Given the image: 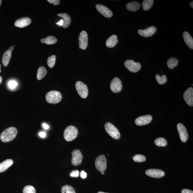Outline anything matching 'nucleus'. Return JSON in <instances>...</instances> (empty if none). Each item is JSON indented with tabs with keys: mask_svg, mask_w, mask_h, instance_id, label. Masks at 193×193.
<instances>
[{
	"mask_svg": "<svg viewBox=\"0 0 193 193\" xmlns=\"http://www.w3.org/2000/svg\"><path fill=\"white\" fill-rule=\"evenodd\" d=\"M18 133L16 128L10 127L6 129L0 135V139L4 142H7L14 139Z\"/></svg>",
	"mask_w": 193,
	"mask_h": 193,
	"instance_id": "obj_1",
	"label": "nucleus"
},
{
	"mask_svg": "<svg viewBox=\"0 0 193 193\" xmlns=\"http://www.w3.org/2000/svg\"><path fill=\"white\" fill-rule=\"evenodd\" d=\"M62 99V95L60 92L52 90L47 93L45 96V99L47 103L51 104L57 103Z\"/></svg>",
	"mask_w": 193,
	"mask_h": 193,
	"instance_id": "obj_2",
	"label": "nucleus"
},
{
	"mask_svg": "<svg viewBox=\"0 0 193 193\" xmlns=\"http://www.w3.org/2000/svg\"><path fill=\"white\" fill-rule=\"evenodd\" d=\"M78 134V130L73 126H69L66 128L64 132V139L67 141H73L76 138Z\"/></svg>",
	"mask_w": 193,
	"mask_h": 193,
	"instance_id": "obj_3",
	"label": "nucleus"
},
{
	"mask_svg": "<svg viewBox=\"0 0 193 193\" xmlns=\"http://www.w3.org/2000/svg\"><path fill=\"white\" fill-rule=\"evenodd\" d=\"M105 127L106 131L112 137L116 139H120L121 137L120 132L114 125L110 122H107L105 124Z\"/></svg>",
	"mask_w": 193,
	"mask_h": 193,
	"instance_id": "obj_4",
	"label": "nucleus"
},
{
	"mask_svg": "<svg viewBox=\"0 0 193 193\" xmlns=\"http://www.w3.org/2000/svg\"><path fill=\"white\" fill-rule=\"evenodd\" d=\"M95 164L96 169L101 173L104 172L107 168V160L105 155H101L97 157Z\"/></svg>",
	"mask_w": 193,
	"mask_h": 193,
	"instance_id": "obj_5",
	"label": "nucleus"
},
{
	"mask_svg": "<svg viewBox=\"0 0 193 193\" xmlns=\"http://www.w3.org/2000/svg\"><path fill=\"white\" fill-rule=\"evenodd\" d=\"M75 87L79 95L83 98H86L88 94V91L86 84L81 81H78L75 84Z\"/></svg>",
	"mask_w": 193,
	"mask_h": 193,
	"instance_id": "obj_6",
	"label": "nucleus"
},
{
	"mask_svg": "<svg viewBox=\"0 0 193 193\" xmlns=\"http://www.w3.org/2000/svg\"><path fill=\"white\" fill-rule=\"evenodd\" d=\"M124 66L129 71L133 73L139 71L141 69V65L139 62H135L133 60H128L124 62Z\"/></svg>",
	"mask_w": 193,
	"mask_h": 193,
	"instance_id": "obj_7",
	"label": "nucleus"
},
{
	"mask_svg": "<svg viewBox=\"0 0 193 193\" xmlns=\"http://www.w3.org/2000/svg\"><path fill=\"white\" fill-rule=\"evenodd\" d=\"M72 164L74 166L79 165L82 162L83 158L82 154L79 149H75L72 152Z\"/></svg>",
	"mask_w": 193,
	"mask_h": 193,
	"instance_id": "obj_8",
	"label": "nucleus"
},
{
	"mask_svg": "<svg viewBox=\"0 0 193 193\" xmlns=\"http://www.w3.org/2000/svg\"><path fill=\"white\" fill-rule=\"evenodd\" d=\"M110 88L112 91L115 93L120 92L122 88L121 81L118 77H115L111 81Z\"/></svg>",
	"mask_w": 193,
	"mask_h": 193,
	"instance_id": "obj_9",
	"label": "nucleus"
},
{
	"mask_svg": "<svg viewBox=\"0 0 193 193\" xmlns=\"http://www.w3.org/2000/svg\"><path fill=\"white\" fill-rule=\"evenodd\" d=\"M88 42L87 33L85 31H82L79 35V47L83 50H86L87 47Z\"/></svg>",
	"mask_w": 193,
	"mask_h": 193,
	"instance_id": "obj_10",
	"label": "nucleus"
},
{
	"mask_svg": "<svg viewBox=\"0 0 193 193\" xmlns=\"http://www.w3.org/2000/svg\"><path fill=\"white\" fill-rule=\"evenodd\" d=\"M177 129L181 141L184 142H186L188 140V136L186 128L183 124L179 123L177 125Z\"/></svg>",
	"mask_w": 193,
	"mask_h": 193,
	"instance_id": "obj_11",
	"label": "nucleus"
},
{
	"mask_svg": "<svg viewBox=\"0 0 193 193\" xmlns=\"http://www.w3.org/2000/svg\"><path fill=\"white\" fill-rule=\"evenodd\" d=\"M152 120V117L150 115H145L138 117L135 120V124L137 126L145 125L150 123Z\"/></svg>",
	"mask_w": 193,
	"mask_h": 193,
	"instance_id": "obj_12",
	"label": "nucleus"
},
{
	"mask_svg": "<svg viewBox=\"0 0 193 193\" xmlns=\"http://www.w3.org/2000/svg\"><path fill=\"white\" fill-rule=\"evenodd\" d=\"M96 8L100 13L106 17L110 18L112 16V12L105 5L99 4L96 5Z\"/></svg>",
	"mask_w": 193,
	"mask_h": 193,
	"instance_id": "obj_13",
	"label": "nucleus"
},
{
	"mask_svg": "<svg viewBox=\"0 0 193 193\" xmlns=\"http://www.w3.org/2000/svg\"><path fill=\"white\" fill-rule=\"evenodd\" d=\"M156 31V28L155 26H152L144 30L139 29L138 31V33L142 36L149 37L152 36Z\"/></svg>",
	"mask_w": 193,
	"mask_h": 193,
	"instance_id": "obj_14",
	"label": "nucleus"
},
{
	"mask_svg": "<svg viewBox=\"0 0 193 193\" xmlns=\"http://www.w3.org/2000/svg\"><path fill=\"white\" fill-rule=\"evenodd\" d=\"M145 173L147 176L149 177L155 178H159L162 177L165 175V173L161 170L151 169L146 170Z\"/></svg>",
	"mask_w": 193,
	"mask_h": 193,
	"instance_id": "obj_15",
	"label": "nucleus"
},
{
	"mask_svg": "<svg viewBox=\"0 0 193 193\" xmlns=\"http://www.w3.org/2000/svg\"><path fill=\"white\" fill-rule=\"evenodd\" d=\"M183 98L186 103L189 106H193V89L190 87L185 91L183 94Z\"/></svg>",
	"mask_w": 193,
	"mask_h": 193,
	"instance_id": "obj_16",
	"label": "nucleus"
},
{
	"mask_svg": "<svg viewBox=\"0 0 193 193\" xmlns=\"http://www.w3.org/2000/svg\"><path fill=\"white\" fill-rule=\"evenodd\" d=\"M31 19L28 17L21 18L17 20L15 22L14 25L19 28H24L31 23Z\"/></svg>",
	"mask_w": 193,
	"mask_h": 193,
	"instance_id": "obj_17",
	"label": "nucleus"
},
{
	"mask_svg": "<svg viewBox=\"0 0 193 193\" xmlns=\"http://www.w3.org/2000/svg\"><path fill=\"white\" fill-rule=\"evenodd\" d=\"M183 39L187 46L189 48L193 50V39L191 36L187 32H185L183 33Z\"/></svg>",
	"mask_w": 193,
	"mask_h": 193,
	"instance_id": "obj_18",
	"label": "nucleus"
},
{
	"mask_svg": "<svg viewBox=\"0 0 193 193\" xmlns=\"http://www.w3.org/2000/svg\"><path fill=\"white\" fill-rule=\"evenodd\" d=\"M117 36L113 35L110 37L106 41V45L109 48H112L114 47L118 43Z\"/></svg>",
	"mask_w": 193,
	"mask_h": 193,
	"instance_id": "obj_19",
	"label": "nucleus"
},
{
	"mask_svg": "<svg viewBox=\"0 0 193 193\" xmlns=\"http://www.w3.org/2000/svg\"><path fill=\"white\" fill-rule=\"evenodd\" d=\"M140 6V4L137 2H130L126 5L127 9L132 12H135L139 10Z\"/></svg>",
	"mask_w": 193,
	"mask_h": 193,
	"instance_id": "obj_20",
	"label": "nucleus"
},
{
	"mask_svg": "<svg viewBox=\"0 0 193 193\" xmlns=\"http://www.w3.org/2000/svg\"><path fill=\"white\" fill-rule=\"evenodd\" d=\"M13 163L11 159H7L0 163V173H2L12 166Z\"/></svg>",
	"mask_w": 193,
	"mask_h": 193,
	"instance_id": "obj_21",
	"label": "nucleus"
},
{
	"mask_svg": "<svg viewBox=\"0 0 193 193\" xmlns=\"http://www.w3.org/2000/svg\"><path fill=\"white\" fill-rule=\"evenodd\" d=\"M57 16L63 18L64 20L63 27L66 28L69 27L71 23V19L69 15L67 13H60L57 15Z\"/></svg>",
	"mask_w": 193,
	"mask_h": 193,
	"instance_id": "obj_22",
	"label": "nucleus"
},
{
	"mask_svg": "<svg viewBox=\"0 0 193 193\" xmlns=\"http://www.w3.org/2000/svg\"><path fill=\"white\" fill-rule=\"evenodd\" d=\"M12 56V52L9 50H7L4 54L2 62L4 66L6 67L9 64Z\"/></svg>",
	"mask_w": 193,
	"mask_h": 193,
	"instance_id": "obj_23",
	"label": "nucleus"
},
{
	"mask_svg": "<svg viewBox=\"0 0 193 193\" xmlns=\"http://www.w3.org/2000/svg\"><path fill=\"white\" fill-rule=\"evenodd\" d=\"M178 62L177 59L175 57L170 58L167 62L168 67L170 69H173L177 66Z\"/></svg>",
	"mask_w": 193,
	"mask_h": 193,
	"instance_id": "obj_24",
	"label": "nucleus"
},
{
	"mask_svg": "<svg viewBox=\"0 0 193 193\" xmlns=\"http://www.w3.org/2000/svg\"><path fill=\"white\" fill-rule=\"evenodd\" d=\"M47 73V71L45 68L40 67L39 68L37 74V78L38 80H40L44 78Z\"/></svg>",
	"mask_w": 193,
	"mask_h": 193,
	"instance_id": "obj_25",
	"label": "nucleus"
},
{
	"mask_svg": "<svg viewBox=\"0 0 193 193\" xmlns=\"http://www.w3.org/2000/svg\"><path fill=\"white\" fill-rule=\"evenodd\" d=\"M153 0H144L142 3V8L144 10L146 11L150 9L154 3Z\"/></svg>",
	"mask_w": 193,
	"mask_h": 193,
	"instance_id": "obj_26",
	"label": "nucleus"
},
{
	"mask_svg": "<svg viewBox=\"0 0 193 193\" xmlns=\"http://www.w3.org/2000/svg\"><path fill=\"white\" fill-rule=\"evenodd\" d=\"M155 143L157 146L164 147L167 145V141L163 138L160 137L155 140Z\"/></svg>",
	"mask_w": 193,
	"mask_h": 193,
	"instance_id": "obj_27",
	"label": "nucleus"
},
{
	"mask_svg": "<svg viewBox=\"0 0 193 193\" xmlns=\"http://www.w3.org/2000/svg\"><path fill=\"white\" fill-rule=\"evenodd\" d=\"M62 193H76L75 189L70 185H66L62 187Z\"/></svg>",
	"mask_w": 193,
	"mask_h": 193,
	"instance_id": "obj_28",
	"label": "nucleus"
},
{
	"mask_svg": "<svg viewBox=\"0 0 193 193\" xmlns=\"http://www.w3.org/2000/svg\"><path fill=\"white\" fill-rule=\"evenodd\" d=\"M45 43L47 44L51 45L55 44L57 42V39L53 36H49L45 39Z\"/></svg>",
	"mask_w": 193,
	"mask_h": 193,
	"instance_id": "obj_29",
	"label": "nucleus"
},
{
	"mask_svg": "<svg viewBox=\"0 0 193 193\" xmlns=\"http://www.w3.org/2000/svg\"><path fill=\"white\" fill-rule=\"evenodd\" d=\"M156 78L157 82L159 84L161 85L165 84L167 81V77L164 75L160 76L159 75H156Z\"/></svg>",
	"mask_w": 193,
	"mask_h": 193,
	"instance_id": "obj_30",
	"label": "nucleus"
},
{
	"mask_svg": "<svg viewBox=\"0 0 193 193\" xmlns=\"http://www.w3.org/2000/svg\"><path fill=\"white\" fill-rule=\"evenodd\" d=\"M56 61V57L55 55H52L49 57L47 60V63L49 67L52 68L54 67Z\"/></svg>",
	"mask_w": 193,
	"mask_h": 193,
	"instance_id": "obj_31",
	"label": "nucleus"
},
{
	"mask_svg": "<svg viewBox=\"0 0 193 193\" xmlns=\"http://www.w3.org/2000/svg\"><path fill=\"white\" fill-rule=\"evenodd\" d=\"M133 159L134 161L138 162H143L146 160L145 156L141 155H136L133 157Z\"/></svg>",
	"mask_w": 193,
	"mask_h": 193,
	"instance_id": "obj_32",
	"label": "nucleus"
},
{
	"mask_svg": "<svg viewBox=\"0 0 193 193\" xmlns=\"http://www.w3.org/2000/svg\"><path fill=\"white\" fill-rule=\"evenodd\" d=\"M23 193H36V191L34 187L31 185H28L24 187Z\"/></svg>",
	"mask_w": 193,
	"mask_h": 193,
	"instance_id": "obj_33",
	"label": "nucleus"
},
{
	"mask_svg": "<svg viewBox=\"0 0 193 193\" xmlns=\"http://www.w3.org/2000/svg\"><path fill=\"white\" fill-rule=\"evenodd\" d=\"M17 84L16 81L14 80L10 81L8 83V86L11 89H14L17 86Z\"/></svg>",
	"mask_w": 193,
	"mask_h": 193,
	"instance_id": "obj_34",
	"label": "nucleus"
},
{
	"mask_svg": "<svg viewBox=\"0 0 193 193\" xmlns=\"http://www.w3.org/2000/svg\"><path fill=\"white\" fill-rule=\"evenodd\" d=\"M79 175V172L77 170H74L70 173V176L72 177H78Z\"/></svg>",
	"mask_w": 193,
	"mask_h": 193,
	"instance_id": "obj_35",
	"label": "nucleus"
},
{
	"mask_svg": "<svg viewBox=\"0 0 193 193\" xmlns=\"http://www.w3.org/2000/svg\"><path fill=\"white\" fill-rule=\"evenodd\" d=\"M47 1L51 4H53L54 5H57L60 3L59 0H48Z\"/></svg>",
	"mask_w": 193,
	"mask_h": 193,
	"instance_id": "obj_36",
	"label": "nucleus"
},
{
	"mask_svg": "<svg viewBox=\"0 0 193 193\" xmlns=\"http://www.w3.org/2000/svg\"><path fill=\"white\" fill-rule=\"evenodd\" d=\"M181 193H193V191L189 189H184L182 190Z\"/></svg>",
	"mask_w": 193,
	"mask_h": 193,
	"instance_id": "obj_37",
	"label": "nucleus"
},
{
	"mask_svg": "<svg viewBox=\"0 0 193 193\" xmlns=\"http://www.w3.org/2000/svg\"><path fill=\"white\" fill-rule=\"evenodd\" d=\"M87 176V174L84 171H81V177L82 179L86 178Z\"/></svg>",
	"mask_w": 193,
	"mask_h": 193,
	"instance_id": "obj_38",
	"label": "nucleus"
},
{
	"mask_svg": "<svg viewBox=\"0 0 193 193\" xmlns=\"http://www.w3.org/2000/svg\"><path fill=\"white\" fill-rule=\"evenodd\" d=\"M39 135L40 137H41V138H44L45 137V136H46V133H45L44 132H39Z\"/></svg>",
	"mask_w": 193,
	"mask_h": 193,
	"instance_id": "obj_39",
	"label": "nucleus"
},
{
	"mask_svg": "<svg viewBox=\"0 0 193 193\" xmlns=\"http://www.w3.org/2000/svg\"><path fill=\"white\" fill-rule=\"evenodd\" d=\"M56 24L60 26H63L64 24V20L63 19L60 20L59 21L56 23Z\"/></svg>",
	"mask_w": 193,
	"mask_h": 193,
	"instance_id": "obj_40",
	"label": "nucleus"
},
{
	"mask_svg": "<svg viewBox=\"0 0 193 193\" xmlns=\"http://www.w3.org/2000/svg\"><path fill=\"white\" fill-rule=\"evenodd\" d=\"M42 126L44 128L45 130L48 129L49 128V126L48 125L46 124H45V123H43V124H42Z\"/></svg>",
	"mask_w": 193,
	"mask_h": 193,
	"instance_id": "obj_41",
	"label": "nucleus"
},
{
	"mask_svg": "<svg viewBox=\"0 0 193 193\" xmlns=\"http://www.w3.org/2000/svg\"><path fill=\"white\" fill-rule=\"evenodd\" d=\"M14 47L13 46L11 47L10 48H9V51H10L11 52H12L13 50H14Z\"/></svg>",
	"mask_w": 193,
	"mask_h": 193,
	"instance_id": "obj_42",
	"label": "nucleus"
},
{
	"mask_svg": "<svg viewBox=\"0 0 193 193\" xmlns=\"http://www.w3.org/2000/svg\"><path fill=\"white\" fill-rule=\"evenodd\" d=\"M41 43H45V39L43 38L41 40Z\"/></svg>",
	"mask_w": 193,
	"mask_h": 193,
	"instance_id": "obj_43",
	"label": "nucleus"
},
{
	"mask_svg": "<svg viewBox=\"0 0 193 193\" xmlns=\"http://www.w3.org/2000/svg\"><path fill=\"white\" fill-rule=\"evenodd\" d=\"M190 6L192 8H193V1L191 2L190 3Z\"/></svg>",
	"mask_w": 193,
	"mask_h": 193,
	"instance_id": "obj_44",
	"label": "nucleus"
},
{
	"mask_svg": "<svg viewBox=\"0 0 193 193\" xmlns=\"http://www.w3.org/2000/svg\"><path fill=\"white\" fill-rule=\"evenodd\" d=\"M2 81V78L1 76H0V84H1Z\"/></svg>",
	"mask_w": 193,
	"mask_h": 193,
	"instance_id": "obj_45",
	"label": "nucleus"
},
{
	"mask_svg": "<svg viewBox=\"0 0 193 193\" xmlns=\"http://www.w3.org/2000/svg\"><path fill=\"white\" fill-rule=\"evenodd\" d=\"M97 193H105L103 192H98Z\"/></svg>",
	"mask_w": 193,
	"mask_h": 193,
	"instance_id": "obj_46",
	"label": "nucleus"
},
{
	"mask_svg": "<svg viewBox=\"0 0 193 193\" xmlns=\"http://www.w3.org/2000/svg\"><path fill=\"white\" fill-rule=\"evenodd\" d=\"M1 3H2V1H1V0H0V5H1Z\"/></svg>",
	"mask_w": 193,
	"mask_h": 193,
	"instance_id": "obj_47",
	"label": "nucleus"
},
{
	"mask_svg": "<svg viewBox=\"0 0 193 193\" xmlns=\"http://www.w3.org/2000/svg\"><path fill=\"white\" fill-rule=\"evenodd\" d=\"M102 174H103V175L104 173H105L104 172H103V173H101Z\"/></svg>",
	"mask_w": 193,
	"mask_h": 193,
	"instance_id": "obj_48",
	"label": "nucleus"
},
{
	"mask_svg": "<svg viewBox=\"0 0 193 193\" xmlns=\"http://www.w3.org/2000/svg\"><path fill=\"white\" fill-rule=\"evenodd\" d=\"M0 69H1V64H0ZM1 72V69H0V72Z\"/></svg>",
	"mask_w": 193,
	"mask_h": 193,
	"instance_id": "obj_49",
	"label": "nucleus"
}]
</instances>
